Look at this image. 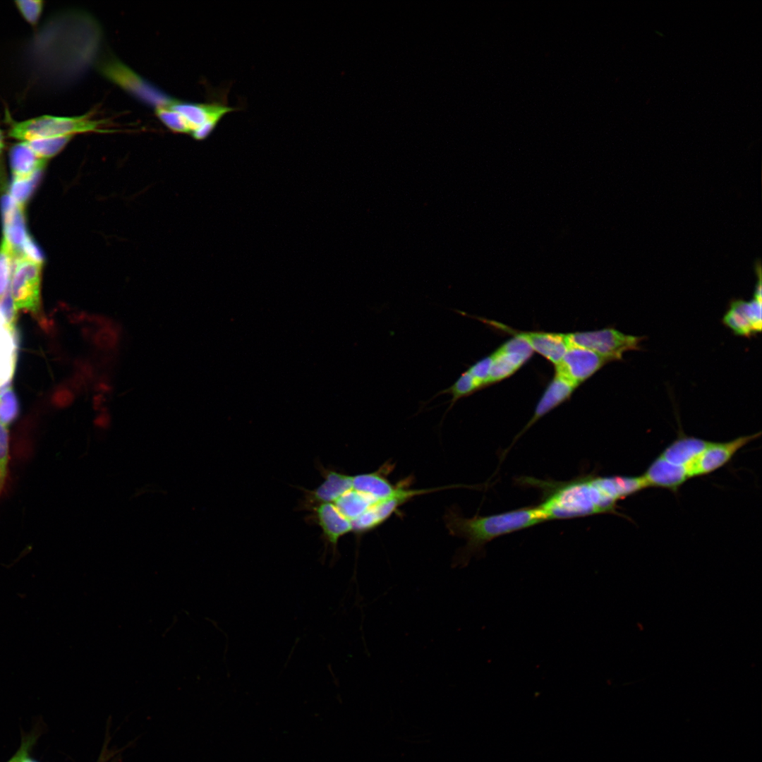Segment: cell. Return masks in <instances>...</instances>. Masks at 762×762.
<instances>
[{
    "label": "cell",
    "instance_id": "cell-1",
    "mask_svg": "<svg viewBox=\"0 0 762 762\" xmlns=\"http://www.w3.org/2000/svg\"><path fill=\"white\" fill-rule=\"evenodd\" d=\"M597 477L586 476L564 482L531 478L522 480L543 491V501L538 507L548 521L614 512L617 501L601 488Z\"/></svg>",
    "mask_w": 762,
    "mask_h": 762
},
{
    "label": "cell",
    "instance_id": "cell-2",
    "mask_svg": "<svg viewBox=\"0 0 762 762\" xmlns=\"http://www.w3.org/2000/svg\"><path fill=\"white\" fill-rule=\"evenodd\" d=\"M545 521L538 505L472 518H466L451 509L445 516L449 533L466 540V545L454 559V564L461 567L468 564L472 556L480 553L484 546L495 538Z\"/></svg>",
    "mask_w": 762,
    "mask_h": 762
},
{
    "label": "cell",
    "instance_id": "cell-3",
    "mask_svg": "<svg viewBox=\"0 0 762 762\" xmlns=\"http://www.w3.org/2000/svg\"><path fill=\"white\" fill-rule=\"evenodd\" d=\"M8 134L20 142L36 139L72 135L90 132H107L103 121L91 118L90 114L75 116L43 115L18 121L7 114Z\"/></svg>",
    "mask_w": 762,
    "mask_h": 762
},
{
    "label": "cell",
    "instance_id": "cell-4",
    "mask_svg": "<svg viewBox=\"0 0 762 762\" xmlns=\"http://www.w3.org/2000/svg\"><path fill=\"white\" fill-rule=\"evenodd\" d=\"M99 73L138 100L158 108L170 106L173 99L162 90L142 78L115 57H107L97 66Z\"/></svg>",
    "mask_w": 762,
    "mask_h": 762
},
{
    "label": "cell",
    "instance_id": "cell-5",
    "mask_svg": "<svg viewBox=\"0 0 762 762\" xmlns=\"http://www.w3.org/2000/svg\"><path fill=\"white\" fill-rule=\"evenodd\" d=\"M228 92L229 90L218 100L197 103L176 99L169 107L183 116L195 140H203L212 133L225 115L241 109L229 106Z\"/></svg>",
    "mask_w": 762,
    "mask_h": 762
},
{
    "label": "cell",
    "instance_id": "cell-6",
    "mask_svg": "<svg viewBox=\"0 0 762 762\" xmlns=\"http://www.w3.org/2000/svg\"><path fill=\"white\" fill-rule=\"evenodd\" d=\"M569 344L592 350L610 361L622 358L629 351L639 350L643 337L626 334L615 328L566 334Z\"/></svg>",
    "mask_w": 762,
    "mask_h": 762
},
{
    "label": "cell",
    "instance_id": "cell-7",
    "mask_svg": "<svg viewBox=\"0 0 762 762\" xmlns=\"http://www.w3.org/2000/svg\"><path fill=\"white\" fill-rule=\"evenodd\" d=\"M15 264L9 290L14 308L16 312L26 310L40 318L42 265L20 256Z\"/></svg>",
    "mask_w": 762,
    "mask_h": 762
},
{
    "label": "cell",
    "instance_id": "cell-8",
    "mask_svg": "<svg viewBox=\"0 0 762 762\" xmlns=\"http://www.w3.org/2000/svg\"><path fill=\"white\" fill-rule=\"evenodd\" d=\"M608 362H610L609 359L592 350L569 344L560 361L555 365V373L577 387Z\"/></svg>",
    "mask_w": 762,
    "mask_h": 762
},
{
    "label": "cell",
    "instance_id": "cell-9",
    "mask_svg": "<svg viewBox=\"0 0 762 762\" xmlns=\"http://www.w3.org/2000/svg\"><path fill=\"white\" fill-rule=\"evenodd\" d=\"M761 433L741 436L723 442H710L689 467V477L708 475L725 466L743 447L761 436Z\"/></svg>",
    "mask_w": 762,
    "mask_h": 762
},
{
    "label": "cell",
    "instance_id": "cell-10",
    "mask_svg": "<svg viewBox=\"0 0 762 762\" xmlns=\"http://www.w3.org/2000/svg\"><path fill=\"white\" fill-rule=\"evenodd\" d=\"M533 350L528 343L519 336L504 343L492 353L493 361L488 385L494 384L515 373L532 356Z\"/></svg>",
    "mask_w": 762,
    "mask_h": 762
},
{
    "label": "cell",
    "instance_id": "cell-11",
    "mask_svg": "<svg viewBox=\"0 0 762 762\" xmlns=\"http://www.w3.org/2000/svg\"><path fill=\"white\" fill-rule=\"evenodd\" d=\"M308 519L320 527L325 549L329 548L333 556L337 555L339 539L352 532L351 521L344 516L334 503H323L312 508Z\"/></svg>",
    "mask_w": 762,
    "mask_h": 762
},
{
    "label": "cell",
    "instance_id": "cell-12",
    "mask_svg": "<svg viewBox=\"0 0 762 762\" xmlns=\"http://www.w3.org/2000/svg\"><path fill=\"white\" fill-rule=\"evenodd\" d=\"M761 296L753 299L732 301L722 318L723 324L735 334L749 337L760 333L762 327Z\"/></svg>",
    "mask_w": 762,
    "mask_h": 762
},
{
    "label": "cell",
    "instance_id": "cell-13",
    "mask_svg": "<svg viewBox=\"0 0 762 762\" xmlns=\"http://www.w3.org/2000/svg\"><path fill=\"white\" fill-rule=\"evenodd\" d=\"M318 468L324 478L323 482L314 490L303 489V499L300 509L310 511L312 508L323 504L334 502L339 497L353 488V476L328 469L321 464Z\"/></svg>",
    "mask_w": 762,
    "mask_h": 762
},
{
    "label": "cell",
    "instance_id": "cell-14",
    "mask_svg": "<svg viewBox=\"0 0 762 762\" xmlns=\"http://www.w3.org/2000/svg\"><path fill=\"white\" fill-rule=\"evenodd\" d=\"M477 319L513 336L523 338L533 351L543 356L555 365L560 361L569 345L564 334L516 331L497 322L481 318Z\"/></svg>",
    "mask_w": 762,
    "mask_h": 762
},
{
    "label": "cell",
    "instance_id": "cell-15",
    "mask_svg": "<svg viewBox=\"0 0 762 762\" xmlns=\"http://www.w3.org/2000/svg\"><path fill=\"white\" fill-rule=\"evenodd\" d=\"M430 489H408L404 494L375 502L363 514L351 521L357 535L370 531L387 521L401 505L412 497L430 492Z\"/></svg>",
    "mask_w": 762,
    "mask_h": 762
},
{
    "label": "cell",
    "instance_id": "cell-16",
    "mask_svg": "<svg viewBox=\"0 0 762 762\" xmlns=\"http://www.w3.org/2000/svg\"><path fill=\"white\" fill-rule=\"evenodd\" d=\"M647 488L656 487L676 491L687 479V467L672 464L658 456L642 476Z\"/></svg>",
    "mask_w": 762,
    "mask_h": 762
},
{
    "label": "cell",
    "instance_id": "cell-17",
    "mask_svg": "<svg viewBox=\"0 0 762 762\" xmlns=\"http://www.w3.org/2000/svg\"><path fill=\"white\" fill-rule=\"evenodd\" d=\"M16 325L10 323L0 308V388L11 384L17 361Z\"/></svg>",
    "mask_w": 762,
    "mask_h": 762
},
{
    "label": "cell",
    "instance_id": "cell-18",
    "mask_svg": "<svg viewBox=\"0 0 762 762\" xmlns=\"http://www.w3.org/2000/svg\"><path fill=\"white\" fill-rule=\"evenodd\" d=\"M23 208L12 199L10 195H6L2 198L3 238L13 249L15 258L18 255L20 247L28 237Z\"/></svg>",
    "mask_w": 762,
    "mask_h": 762
},
{
    "label": "cell",
    "instance_id": "cell-19",
    "mask_svg": "<svg viewBox=\"0 0 762 762\" xmlns=\"http://www.w3.org/2000/svg\"><path fill=\"white\" fill-rule=\"evenodd\" d=\"M576 388V386L572 382L562 375L555 373L554 378L549 383L539 400L533 416L521 433L515 437L513 443L539 418L568 399Z\"/></svg>",
    "mask_w": 762,
    "mask_h": 762
},
{
    "label": "cell",
    "instance_id": "cell-20",
    "mask_svg": "<svg viewBox=\"0 0 762 762\" xmlns=\"http://www.w3.org/2000/svg\"><path fill=\"white\" fill-rule=\"evenodd\" d=\"M352 485L355 490L377 500L400 495L407 490L401 485H395L391 483L380 470L353 476Z\"/></svg>",
    "mask_w": 762,
    "mask_h": 762
},
{
    "label": "cell",
    "instance_id": "cell-21",
    "mask_svg": "<svg viewBox=\"0 0 762 762\" xmlns=\"http://www.w3.org/2000/svg\"><path fill=\"white\" fill-rule=\"evenodd\" d=\"M710 442L682 435L669 445L660 456L672 464L685 466L688 469Z\"/></svg>",
    "mask_w": 762,
    "mask_h": 762
},
{
    "label": "cell",
    "instance_id": "cell-22",
    "mask_svg": "<svg viewBox=\"0 0 762 762\" xmlns=\"http://www.w3.org/2000/svg\"><path fill=\"white\" fill-rule=\"evenodd\" d=\"M10 164L14 176L25 177L42 171L46 160L38 157L25 142H19L10 150Z\"/></svg>",
    "mask_w": 762,
    "mask_h": 762
},
{
    "label": "cell",
    "instance_id": "cell-23",
    "mask_svg": "<svg viewBox=\"0 0 762 762\" xmlns=\"http://www.w3.org/2000/svg\"><path fill=\"white\" fill-rule=\"evenodd\" d=\"M377 500L351 489L333 502L351 521L363 514Z\"/></svg>",
    "mask_w": 762,
    "mask_h": 762
},
{
    "label": "cell",
    "instance_id": "cell-24",
    "mask_svg": "<svg viewBox=\"0 0 762 762\" xmlns=\"http://www.w3.org/2000/svg\"><path fill=\"white\" fill-rule=\"evenodd\" d=\"M72 135L36 139L25 142L35 154L47 160L60 152L73 138Z\"/></svg>",
    "mask_w": 762,
    "mask_h": 762
},
{
    "label": "cell",
    "instance_id": "cell-25",
    "mask_svg": "<svg viewBox=\"0 0 762 762\" xmlns=\"http://www.w3.org/2000/svg\"><path fill=\"white\" fill-rule=\"evenodd\" d=\"M479 389L480 387L476 381L466 370L450 387L439 392L436 396L444 394L452 395V398L449 401L450 405L447 411H448L459 399L469 396Z\"/></svg>",
    "mask_w": 762,
    "mask_h": 762
},
{
    "label": "cell",
    "instance_id": "cell-26",
    "mask_svg": "<svg viewBox=\"0 0 762 762\" xmlns=\"http://www.w3.org/2000/svg\"><path fill=\"white\" fill-rule=\"evenodd\" d=\"M42 171L25 177L14 176L11 185L10 196L20 207L26 202L37 186Z\"/></svg>",
    "mask_w": 762,
    "mask_h": 762
},
{
    "label": "cell",
    "instance_id": "cell-27",
    "mask_svg": "<svg viewBox=\"0 0 762 762\" xmlns=\"http://www.w3.org/2000/svg\"><path fill=\"white\" fill-rule=\"evenodd\" d=\"M19 404L11 384L0 388V422L8 425L17 418Z\"/></svg>",
    "mask_w": 762,
    "mask_h": 762
},
{
    "label": "cell",
    "instance_id": "cell-28",
    "mask_svg": "<svg viewBox=\"0 0 762 762\" xmlns=\"http://www.w3.org/2000/svg\"><path fill=\"white\" fill-rule=\"evenodd\" d=\"M13 258L15 255L13 249L3 238L0 246V300L9 291Z\"/></svg>",
    "mask_w": 762,
    "mask_h": 762
},
{
    "label": "cell",
    "instance_id": "cell-29",
    "mask_svg": "<svg viewBox=\"0 0 762 762\" xmlns=\"http://www.w3.org/2000/svg\"><path fill=\"white\" fill-rule=\"evenodd\" d=\"M155 114L159 119L171 131L190 135V128L185 119L180 114L169 107L156 108Z\"/></svg>",
    "mask_w": 762,
    "mask_h": 762
},
{
    "label": "cell",
    "instance_id": "cell-30",
    "mask_svg": "<svg viewBox=\"0 0 762 762\" xmlns=\"http://www.w3.org/2000/svg\"><path fill=\"white\" fill-rule=\"evenodd\" d=\"M16 6L22 17L32 26H36L42 13L44 2L41 0H18Z\"/></svg>",
    "mask_w": 762,
    "mask_h": 762
},
{
    "label": "cell",
    "instance_id": "cell-31",
    "mask_svg": "<svg viewBox=\"0 0 762 762\" xmlns=\"http://www.w3.org/2000/svg\"><path fill=\"white\" fill-rule=\"evenodd\" d=\"M492 361L493 356L492 353L478 361L466 370L476 381L480 389L488 385Z\"/></svg>",
    "mask_w": 762,
    "mask_h": 762
},
{
    "label": "cell",
    "instance_id": "cell-32",
    "mask_svg": "<svg viewBox=\"0 0 762 762\" xmlns=\"http://www.w3.org/2000/svg\"><path fill=\"white\" fill-rule=\"evenodd\" d=\"M100 327L92 337L95 345L104 350L114 349L119 341L118 332L110 323Z\"/></svg>",
    "mask_w": 762,
    "mask_h": 762
},
{
    "label": "cell",
    "instance_id": "cell-33",
    "mask_svg": "<svg viewBox=\"0 0 762 762\" xmlns=\"http://www.w3.org/2000/svg\"><path fill=\"white\" fill-rule=\"evenodd\" d=\"M9 461V433L7 426L0 422V490L7 476Z\"/></svg>",
    "mask_w": 762,
    "mask_h": 762
},
{
    "label": "cell",
    "instance_id": "cell-34",
    "mask_svg": "<svg viewBox=\"0 0 762 762\" xmlns=\"http://www.w3.org/2000/svg\"><path fill=\"white\" fill-rule=\"evenodd\" d=\"M20 256L40 265H42L44 261L43 255L39 247L28 236L21 246L17 257Z\"/></svg>",
    "mask_w": 762,
    "mask_h": 762
},
{
    "label": "cell",
    "instance_id": "cell-35",
    "mask_svg": "<svg viewBox=\"0 0 762 762\" xmlns=\"http://www.w3.org/2000/svg\"><path fill=\"white\" fill-rule=\"evenodd\" d=\"M35 734H31L24 737L21 745L16 753L7 762H22L23 759L28 756L30 751L36 741Z\"/></svg>",
    "mask_w": 762,
    "mask_h": 762
},
{
    "label": "cell",
    "instance_id": "cell-36",
    "mask_svg": "<svg viewBox=\"0 0 762 762\" xmlns=\"http://www.w3.org/2000/svg\"><path fill=\"white\" fill-rule=\"evenodd\" d=\"M111 423V418L109 415L106 411L101 412L97 415L94 421V423L96 427L101 429H107Z\"/></svg>",
    "mask_w": 762,
    "mask_h": 762
},
{
    "label": "cell",
    "instance_id": "cell-37",
    "mask_svg": "<svg viewBox=\"0 0 762 762\" xmlns=\"http://www.w3.org/2000/svg\"><path fill=\"white\" fill-rule=\"evenodd\" d=\"M4 146H5L4 135L3 131H1V129L0 128V158H1V155H2V154H3Z\"/></svg>",
    "mask_w": 762,
    "mask_h": 762
},
{
    "label": "cell",
    "instance_id": "cell-38",
    "mask_svg": "<svg viewBox=\"0 0 762 762\" xmlns=\"http://www.w3.org/2000/svg\"><path fill=\"white\" fill-rule=\"evenodd\" d=\"M22 762H37V761H35V760H34V759H32V758H30V757H29L28 756H25V758H24L23 759V761H22Z\"/></svg>",
    "mask_w": 762,
    "mask_h": 762
},
{
    "label": "cell",
    "instance_id": "cell-39",
    "mask_svg": "<svg viewBox=\"0 0 762 762\" xmlns=\"http://www.w3.org/2000/svg\"><path fill=\"white\" fill-rule=\"evenodd\" d=\"M98 762H104V761H103V759L101 758L100 761H99Z\"/></svg>",
    "mask_w": 762,
    "mask_h": 762
}]
</instances>
